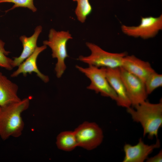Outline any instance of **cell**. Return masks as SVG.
Instances as JSON below:
<instances>
[{
    "label": "cell",
    "mask_w": 162,
    "mask_h": 162,
    "mask_svg": "<svg viewBox=\"0 0 162 162\" xmlns=\"http://www.w3.org/2000/svg\"></svg>",
    "instance_id": "obj_21"
},
{
    "label": "cell",
    "mask_w": 162,
    "mask_h": 162,
    "mask_svg": "<svg viewBox=\"0 0 162 162\" xmlns=\"http://www.w3.org/2000/svg\"><path fill=\"white\" fill-rule=\"evenodd\" d=\"M80 71L84 74L91 81L87 88L94 90L96 93H100L103 96L109 97L116 101L117 95L106 78V68H98L89 65L84 68L76 65V66Z\"/></svg>",
    "instance_id": "obj_5"
},
{
    "label": "cell",
    "mask_w": 162,
    "mask_h": 162,
    "mask_svg": "<svg viewBox=\"0 0 162 162\" xmlns=\"http://www.w3.org/2000/svg\"><path fill=\"white\" fill-rule=\"evenodd\" d=\"M147 94H151L154 90L162 86V75L155 71L151 74L145 82Z\"/></svg>",
    "instance_id": "obj_17"
},
{
    "label": "cell",
    "mask_w": 162,
    "mask_h": 162,
    "mask_svg": "<svg viewBox=\"0 0 162 162\" xmlns=\"http://www.w3.org/2000/svg\"><path fill=\"white\" fill-rule=\"evenodd\" d=\"M56 144L59 149L68 152L78 146L74 131H66L60 133L57 136Z\"/></svg>",
    "instance_id": "obj_15"
},
{
    "label": "cell",
    "mask_w": 162,
    "mask_h": 162,
    "mask_svg": "<svg viewBox=\"0 0 162 162\" xmlns=\"http://www.w3.org/2000/svg\"><path fill=\"white\" fill-rule=\"evenodd\" d=\"M127 108L133 121L140 123L143 129V136L148 139L157 137L162 125V103L152 104L146 100L134 107Z\"/></svg>",
    "instance_id": "obj_1"
},
{
    "label": "cell",
    "mask_w": 162,
    "mask_h": 162,
    "mask_svg": "<svg viewBox=\"0 0 162 162\" xmlns=\"http://www.w3.org/2000/svg\"><path fill=\"white\" fill-rule=\"evenodd\" d=\"M42 29V26H38L35 28L34 33L31 36L27 37L23 35L20 37V40L22 44L23 50L20 56L14 58L13 62V68L18 66L34 52L37 47V40Z\"/></svg>",
    "instance_id": "obj_14"
},
{
    "label": "cell",
    "mask_w": 162,
    "mask_h": 162,
    "mask_svg": "<svg viewBox=\"0 0 162 162\" xmlns=\"http://www.w3.org/2000/svg\"><path fill=\"white\" fill-rule=\"evenodd\" d=\"M72 38L68 31H57L51 28L49 31L48 40L43 42L44 45L51 48L52 57L57 59L55 70L58 78L62 77L66 69L65 60L69 57L67 44L68 41Z\"/></svg>",
    "instance_id": "obj_3"
},
{
    "label": "cell",
    "mask_w": 162,
    "mask_h": 162,
    "mask_svg": "<svg viewBox=\"0 0 162 162\" xmlns=\"http://www.w3.org/2000/svg\"><path fill=\"white\" fill-rule=\"evenodd\" d=\"M29 104V99L26 98L0 107V137L2 140L21 135L24 126L21 114L28 109Z\"/></svg>",
    "instance_id": "obj_2"
},
{
    "label": "cell",
    "mask_w": 162,
    "mask_h": 162,
    "mask_svg": "<svg viewBox=\"0 0 162 162\" xmlns=\"http://www.w3.org/2000/svg\"><path fill=\"white\" fill-rule=\"evenodd\" d=\"M86 45L90 50L91 54L86 56H80L78 60L89 65L98 68H120L122 66L123 58L127 55L125 52L114 53L106 51L92 43L86 42Z\"/></svg>",
    "instance_id": "obj_4"
},
{
    "label": "cell",
    "mask_w": 162,
    "mask_h": 162,
    "mask_svg": "<svg viewBox=\"0 0 162 162\" xmlns=\"http://www.w3.org/2000/svg\"><path fill=\"white\" fill-rule=\"evenodd\" d=\"M106 74L108 81L117 94V105L126 109L131 107V102L121 78L120 68H106Z\"/></svg>",
    "instance_id": "obj_10"
},
{
    "label": "cell",
    "mask_w": 162,
    "mask_h": 162,
    "mask_svg": "<svg viewBox=\"0 0 162 162\" xmlns=\"http://www.w3.org/2000/svg\"><path fill=\"white\" fill-rule=\"evenodd\" d=\"M147 162H161L162 161V151L160 150L155 155L148 158L146 160Z\"/></svg>",
    "instance_id": "obj_20"
},
{
    "label": "cell",
    "mask_w": 162,
    "mask_h": 162,
    "mask_svg": "<svg viewBox=\"0 0 162 162\" xmlns=\"http://www.w3.org/2000/svg\"><path fill=\"white\" fill-rule=\"evenodd\" d=\"M160 146L159 139L155 143L150 145L145 143L141 138L135 145L126 144L123 148L125 155L123 162H144L154 149L159 148Z\"/></svg>",
    "instance_id": "obj_9"
},
{
    "label": "cell",
    "mask_w": 162,
    "mask_h": 162,
    "mask_svg": "<svg viewBox=\"0 0 162 162\" xmlns=\"http://www.w3.org/2000/svg\"><path fill=\"white\" fill-rule=\"evenodd\" d=\"M121 79L131 106L133 107L146 100L145 83L138 77L120 67Z\"/></svg>",
    "instance_id": "obj_8"
},
{
    "label": "cell",
    "mask_w": 162,
    "mask_h": 162,
    "mask_svg": "<svg viewBox=\"0 0 162 162\" xmlns=\"http://www.w3.org/2000/svg\"><path fill=\"white\" fill-rule=\"evenodd\" d=\"M5 43L0 39V68L8 70H11L13 68V59L7 56L10 52L5 50Z\"/></svg>",
    "instance_id": "obj_18"
},
{
    "label": "cell",
    "mask_w": 162,
    "mask_h": 162,
    "mask_svg": "<svg viewBox=\"0 0 162 162\" xmlns=\"http://www.w3.org/2000/svg\"><path fill=\"white\" fill-rule=\"evenodd\" d=\"M4 2H11L14 4L11 8L6 11H8L18 7L27 8L34 12L37 10L34 4L33 0H0V3Z\"/></svg>",
    "instance_id": "obj_19"
},
{
    "label": "cell",
    "mask_w": 162,
    "mask_h": 162,
    "mask_svg": "<svg viewBox=\"0 0 162 162\" xmlns=\"http://www.w3.org/2000/svg\"><path fill=\"white\" fill-rule=\"evenodd\" d=\"M122 67L144 83L148 76L155 71L149 62L142 61L133 55H127L124 57Z\"/></svg>",
    "instance_id": "obj_12"
},
{
    "label": "cell",
    "mask_w": 162,
    "mask_h": 162,
    "mask_svg": "<svg viewBox=\"0 0 162 162\" xmlns=\"http://www.w3.org/2000/svg\"><path fill=\"white\" fill-rule=\"evenodd\" d=\"M46 48L47 46L44 45L37 46L34 52L18 66L17 69L11 74L10 76L16 77L21 74L26 76L28 73L30 74L34 72L44 82H48L49 81V77L40 72L37 64L39 55Z\"/></svg>",
    "instance_id": "obj_11"
},
{
    "label": "cell",
    "mask_w": 162,
    "mask_h": 162,
    "mask_svg": "<svg viewBox=\"0 0 162 162\" xmlns=\"http://www.w3.org/2000/svg\"><path fill=\"white\" fill-rule=\"evenodd\" d=\"M18 86L0 72V107L19 102Z\"/></svg>",
    "instance_id": "obj_13"
},
{
    "label": "cell",
    "mask_w": 162,
    "mask_h": 162,
    "mask_svg": "<svg viewBox=\"0 0 162 162\" xmlns=\"http://www.w3.org/2000/svg\"><path fill=\"white\" fill-rule=\"evenodd\" d=\"M74 132L78 146L86 150H91L96 148L103 141V131L95 123L84 122Z\"/></svg>",
    "instance_id": "obj_6"
},
{
    "label": "cell",
    "mask_w": 162,
    "mask_h": 162,
    "mask_svg": "<svg viewBox=\"0 0 162 162\" xmlns=\"http://www.w3.org/2000/svg\"><path fill=\"white\" fill-rule=\"evenodd\" d=\"M77 3V6L75 10L77 19L81 23H84L92 11V7L89 0H73Z\"/></svg>",
    "instance_id": "obj_16"
},
{
    "label": "cell",
    "mask_w": 162,
    "mask_h": 162,
    "mask_svg": "<svg viewBox=\"0 0 162 162\" xmlns=\"http://www.w3.org/2000/svg\"><path fill=\"white\" fill-rule=\"evenodd\" d=\"M121 29L123 33L129 36L143 39L153 38L162 29V15L158 17H141L139 26L122 25Z\"/></svg>",
    "instance_id": "obj_7"
}]
</instances>
